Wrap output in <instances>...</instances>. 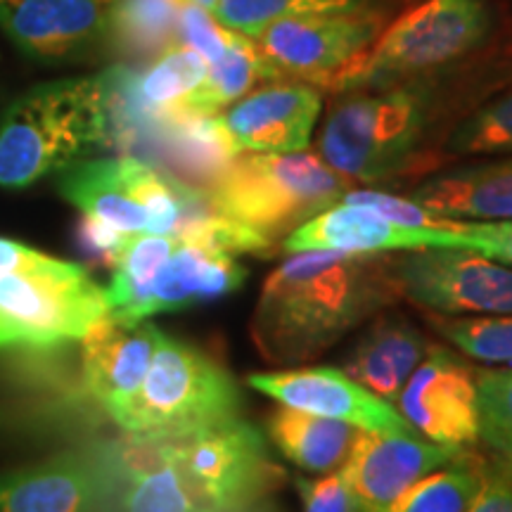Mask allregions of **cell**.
I'll list each match as a JSON object with an SVG mask.
<instances>
[{
	"label": "cell",
	"instance_id": "cell-1",
	"mask_svg": "<svg viewBox=\"0 0 512 512\" xmlns=\"http://www.w3.org/2000/svg\"><path fill=\"white\" fill-rule=\"evenodd\" d=\"M475 57L382 91L332 95L318 131V157L351 183L366 185L439 171L451 128L494 91Z\"/></svg>",
	"mask_w": 512,
	"mask_h": 512
},
{
	"label": "cell",
	"instance_id": "cell-2",
	"mask_svg": "<svg viewBox=\"0 0 512 512\" xmlns=\"http://www.w3.org/2000/svg\"><path fill=\"white\" fill-rule=\"evenodd\" d=\"M401 294L392 254H287L261 285L252 323L259 356L273 366H299L392 309Z\"/></svg>",
	"mask_w": 512,
	"mask_h": 512
},
{
	"label": "cell",
	"instance_id": "cell-3",
	"mask_svg": "<svg viewBox=\"0 0 512 512\" xmlns=\"http://www.w3.org/2000/svg\"><path fill=\"white\" fill-rule=\"evenodd\" d=\"M112 72L43 83L0 121V188H27L112 143Z\"/></svg>",
	"mask_w": 512,
	"mask_h": 512
},
{
	"label": "cell",
	"instance_id": "cell-4",
	"mask_svg": "<svg viewBox=\"0 0 512 512\" xmlns=\"http://www.w3.org/2000/svg\"><path fill=\"white\" fill-rule=\"evenodd\" d=\"M494 31L489 0H420L351 62L325 93L382 91L446 72L482 53Z\"/></svg>",
	"mask_w": 512,
	"mask_h": 512
},
{
	"label": "cell",
	"instance_id": "cell-5",
	"mask_svg": "<svg viewBox=\"0 0 512 512\" xmlns=\"http://www.w3.org/2000/svg\"><path fill=\"white\" fill-rule=\"evenodd\" d=\"M354 183L311 152H240L211 181V204L256 230L278 254L280 242L318 211L342 200Z\"/></svg>",
	"mask_w": 512,
	"mask_h": 512
},
{
	"label": "cell",
	"instance_id": "cell-6",
	"mask_svg": "<svg viewBox=\"0 0 512 512\" xmlns=\"http://www.w3.org/2000/svg\"><path fill=\"white\" fill-rule=\"evenodd\" d=\"M60 192L83 216L128 235H178L211 209L207 190L128 155L67 166Z\"/></svg>",
	"mask_w": 512,
	"mask_h": 512
},
{
	"label": "cell",
	"instance_id": "cell-7",
	"mask_svg": "<svg viewBox=\"0 0 512 512\" xmlns=\"http://www.w3.org/2000/svg\"><path fill=\"white\" fill-rule=\"evenodd\" d=\"M240 411L242 394L223 363L162 335L143 384L112 422L126 434H185Z\"/></svg>",
	"mask_w": 512,
	"mask_h": 512
},
{
	"label": "cell",
	"instance_id": "cell-8",
	"mask_svg": "<svg viewBox=\"0 0 512 512\" xmlns=\"http://www.w3.org/2000/svg\"><path fill=\"white\" fill-rule=\"evenodd\" d=\"M107 313V292L72 261L41 254L0 275V349L81 342Z\"/></svg>",
	"mask_w": 512,
	"mask_h": 512
},
{
	"label": "cell",
	"instance_id": "cell-9",
	"mask_svg": "<svg viewBox=\"0 0 512 512\" xmlns=\"http://www.w3.org/2000/svg\"><path fill=\"white\" fill-rule=\"evenodd\" d=\"M200 512H233L264 501L285 482L252 422L230 418L185 434H159Z\"/></svg>",
	"mask_w": 512,
	"mask_h": 512
},
{
	"label": "cell",
	"instance_id": "cell-10",
	"mask_svg": "<svg viewBox=\"0 0 512 512\" xmlns=\"http://www.w3.org/2000/svg\"><path fill=\"white\" fill-rule=\"evenodd\" d=\"M387 24L384 8L287 17L268 24L252 41L268 81H302L328 91Z\"/></svg>",
	"mask_w": 512,
	"mask_h": 512
},
{
	"label": "cell",
	"instance_id": "cell-11",
	"mask_svg": "<svg viewBox=\"0 0 512 512\" xmlns=\"http://www.w3.org/2000/svg\"><path fill=\"white\" fill-rule=\"evenodd\" d=\"M392 275L408 302L441 316L512 313V268L458 247L392 254Z\"/></svg>",
	"mask_w": 512,
	"mask_h": 512
},
{
	"label": "cell",
	"instance_id": "cell-12",
	"mask_svg": "<svg viewBox=\"0 0 512 512\" xmlns=\"http://www.w3.org/2000/svg\"><path fill=\"white\" fill-rule=\"evenodd\" d=\"M396 403L408 425L432 444L470 448L479 441L477 370L456 351L432 344Z\"/></svg>",
	"mask_w": 512,
	"mask_h": 512
},
{
	"label": "cell",
	"instance_id": "cell-13",
	"mask_svg": "<svg viewBox=\"0 0 512 512\" xmlns=\"http://www.w3.org/2000/svg\"><path fill=\"white\" fill-rule=\"evenodd\" d=\"M247 384L256 392L271 396L280 406L349 422L358 430L401 434V437L418 434L392 403L368 392L363 384H358L354 377H349L339 368L318 366L278 370V373H254L247 377Z\"/></svg>",
	"mask_w": 512,
	"mask_h": 512
},
{
	"label": "cell",
	"instance_id": "cell-14",
	"mask_svg": "<svg viewBox=\"0 0 512 512\" xmlns=\"http://www.w3.org/2000/svg\"><path fill=\"white\" fill-rule=\"evenodd\" d=\"M467 448H448L401 434L361 430L342 463L354 512H389L415 482Z\"/></svg>",
	"mask_w": 512,
	"mask_h": 512
},
{
	"label": "cell",
	"instance_id": "cell-15",
	"mask_svg": "<svg viewBox=\"0 0 512 512\" xmlns=\"http://www.w3.org/2000/svg\"><path fill=\"white\" fill-rule=\"evenodd\" d=\"M323 91L302 81H266L223 110L235 152H304L323 114Z\"/></svg>",
	"mask_w": 512,
	"mask_h": 512
},
{
	"label": "cell",
	"instance_id": "cell-16",
	"mask_svg": "<svg viewBox=\"0 0 512 512\" xmlns=\"http://www.w3.org/2000/svg\"><path fill=\"white\" fill-rule=\"evenodd\" d=\"M162 335L147 320H119L107 313L81 339L83 387L110 418L136 396Z\"/></svg>",
	"mask_w": 512,
	"mask_h": 512
},
{
	"label": "cell",
	"instance_id": "cell-17",
	"mask_svg": "<svg viewBox=\"0 0 512 512\" xmlns=\"http://www.w3.org/2000/svg\"><path fill=\"white\" fill-rule=\"evenodd\" d=\"M114 0H0V27L24 53L62 60L107 41Z\"/></svg>",
	"mask_w": 512,
	"mask_h": 512
},
{
	"label": "cell",
	"instance_id": "cell-18",
	"mask_svg": "<svg viewBox=\"0 0 512 512\" xmlns=\"http://www.w3.org/2000/svg\"><path fill=\"white\" fill-rule=\"evenodd\" d=\"M437 228H406L382 216L380 211L368 207V204H351L339 200L332 207L318 211L316 216H311L302 226L294 228L280 242L278 254L316 252V249L349 254H394L406 252V249L427 247L430 235Z\"/></svg>",
	"mask_w": 512,
	"mask_h": 512
},
{
	"label": "cell",
	"instance_id": "cell-19",
	"mask_svg": "<svg viewBox=\"0 0 512 512\" xmlns=\"http://www.w3.org/2000/svg\"><path fill=\"white\" fill-rule=\"evenodd\" d=\"M245 280L247 268L235 256L178 240L174 252L145 290L136 320L216 302L238 292Z\"/></svg>",
	"mask_w": 512,
	"mask_h": 512
},
{
	"label": "cell",
	"instance_id": "cell-20",
	"mask_svg": "<svg viewBox=\"0 0 512 512\" xmlns=\"http://www.w3.org/2000/svg\"><path fill=\"white\" fill-rule=\"evenodd\" d=\"M408 197L446 219H512V155L434 171Z\"/></svg>",
	"mask_w": 512,
	"mask_h": 512
},
{
	"label": "cell",
	"instance_id": "cell-21",
	"mask_svg": "<svg viewBox=\"0 0 512 512\" xmlns=\"http://www.w3.org/2000/svg\"><path fill=\"white\" fill-rule=\"evenodd\" d=\"M98 503L93 456L67 453L0 477V512H95Z\"/></svg>",
	"mask_w": 512,
	"mask_h": 512
},
{
	"label": "cell",
	"instance_id": "cell-22",
	"mask_svg": "<svg viewBox=\"0 0 512 512\" xmlns=\"http://www.w3.org/2000/svg\"><path fill=\"white\" fill-rule=\"evenodd\" d=\"M430 347V339L411 320L380 313L344 358V373L380 399L396 403Z\"/></svg>",
	"mask_w": 512,
	"mask_h": 512
},
{
	"label": "cell",
	"instance_id": "cell-23",
	"mask_svg": "<svg viewBox=\"0 0 512 512\" xmlns=\"http://www.w3.org/2000/svg\"><path fill=\"white\" fill-rule=\"evenodd\" d=\"M358 427L349 422L323 418L290 406H278L268 415V441L283 456L306 472H332L342 467L358 437Z\"/></svg>",
	"mask_w": 512,
	"mask_h": 512
},
{
	"label": "cell",
	"instance_id": "cell-24",
	"mask_svg": "<svg viewBox=\"0 0 512 512\" xmlns=\"http://www.w3.org/2000/svg\"><path fill=\"white\" fill-rule=\"evenodd\" d=\"M181 0H114L107 41L124 60H155L178 43Z\"/></svg>",
	"mask_w": 512,
	"mask_h": 512
},
{
	"label": "cell",
	"instance_id": "cell-25",
	"mask_svg": "<svg viewBox=\"0 0 512 512\" xmlns=\"http://www.w3.org/2000/svg\"><path fill=\"white\" fill-rule=\"evenodd\" d=\"M261 81H268V72L254 41L233 31L223 55L207 64V76L185 102L183 114H221Z\"/></svg>",
	"mask_w": 512,
	"mask_h": 512
},
{
	"label": "cell",
	"instance_id": "cell-26",
	"mask_svg": "<svg viewBox=\"0 0 512 512\" xmlns=\"http://www.w3.org/2000/svg\"><path fill=\"white\" fill-rule=\"evenodd\" d=\"M512 155V83L479 102L451 128L441 145V169L472 157Z\"/></svg>",
	"mask_w": 512,
	"mask_h": 512
},
{
	"label": "cell",
	"instance_id": "cell-27",
	"mask_svg": "<svg viewBox=\"0 0 512 512\" xmlns=\"http://www.w3.org/2000/svg\"><path fill=\"white\" fill-rule=\"evenodd\" d=\"M484 460L467 448L451 463L415 482L389 512H465L482 482Z\"/></svg>",
	"mask_w": 512,
	"mask_h": 512
},
{
	"label": "cell",
	"instance_id": "cell-28",
	"mask_svg": "<svg viewBox=\"0 0 512 512\" xmlns=\"http://www.w3.org/2000/svg\"><path fill=\"white\" fill-rule=\"evenodd\" d=\"M377 8H382V0H219L211 15L221 27L254 38L278 19Z\"/></svg>",
	"mask_w": 512,
	"mask_h": 512
},
{
	"label": "cell",
	"instance_id": "cell-29",
	"mask_svg": "<svg viewBox=\"0 0 512 512\" xmlns=\"http://www.w3.org/2000/svg\"><path fill=\"white\" fill-rule=\"evenodd\" d=\"M427 325L460 354L486 366H512V313L441 316L425 311Z\"/></svg>",
	"mask_w": 512,
	"mask_h": 512
},
{
	"label": "cell",
	"instance_id": "cell-30",
	"mask_svg": "<svg viewBox=\"0 0 512 512\" xmlns=\"http://www.w3.org/2000/svg\"><path fill=\"white\" fill-rule=\"evenodd\" d=\"M479 439L503 456L512 451V366L477 368Z\"/></svg>",
	"mask_w": 512,
	"mask_h": 512
},
{
	"label": "cell",
	"instance_id": "cell-31",
	"mask_svg": "<svg viewBox=\"0 0 512 512\" xmlns=\"http://www.w3.org/2000/svg\"><path fill=\"white\" fill-rule=\"evenodd\" d=\"M427 247L470 249L512 268V219H446L434 230Z\"/></svg>",
	"mask_w": 512,
	"mask_h": 512
},
{
	"label": "cell",
	"instance_id": "cell-32",
	"mask_svg": "<svg viewBox=\"0 0 512 512\" xmlns=\"http://www.w3.org/2000/svg\"><path fill=\"white\" fill-rule=\"evenodd\" d=\"M294 489H297L304 512H354L342 467L323 472L316 479L294 477Z\"/></svg>",
	"mask_w": 512,
	"mask_h": 512
},
{
	"label": "cell",
	"instance_id": "cell-33",
	"mask_svg": "<svg viewBox=\"0 0 512 512\" xmlns=\"http://www.w3.org/2000/svg\"><path fill=\"white\" fill-rule=\"evenodd\" d=\"M465 512H512V470L498 453L484 460L482 482Z\"/></svg>",
	"mask_w": 512,
	"mask_h": 512
},
{
	"label": "cell",
	"instance_id": "cell-34",
	"mask_svg": "<svg viewBox=\"0 0 512 512\" xmlns=\"http://www.w3.org/2000/svg\"><path fill=\"white\" fill-rule=\"evenodd\" d=\"M126 238L128 233H121V230L102 221L88 219V216H83L79 228H76V242H79L81 254H86L98 266L107 268H114L117 264Z\"/></svg>",
	"mask_w": 512,
	"mask_h": 512
},
{
	"label": "cell",
	"instance_id": "cell-35",
	"mask_svg": "<svg viewBox=\"0 0 512 512\" xmlns=\"http://www.w3.org/2000/svg\"><path fill=\"white\" fill-rule=\"evenodd\" d=\"M41 254L43 252L22 245V242L0 238V275H8L12 271H19V268L34 264Z\"/></svg>",
	"mask_w": 512,
	"mask_h": 512
},
{
	"label": "cell",
	"instance_id": "cell-36",
	"mask_svg": "<svg viewBox=\"0 0 512 512\" xmlns=\"http://www.w3.org/2000/svg\"><path fill=\"white\" fill-rule=\"evenodd\" d=\"M233 512H275V510L266 503V498H264V501H256L252 505H247V508H240V510H233Z\"/></svg>",
	"mask_w": 512,
	"mask_h": 512
},
{
	"label": "cell",
	"instance_id": "cell-37",
	"mask_svg": "<svg viewBox=\"0 0 512 512\" xmlns=\"http://www.w3.org/2000/svg\"><path fill=\"white\" fill-rule=\"evenodd\" d=\"M181 3H185V5H197V8H202V10H214V5L219 3V0H181Z\"/></svg>",
	"mask_w": 512,
	"mask_h": 512
},
{
	"label": "cell",
	"instance_id": "cell-38",
	"mask_svg": "<svg viewBox=\"0 0 512 512\" xmlns=\"http://www.w3.org/2000/svg\"><path fill=\"white\" fill-rule=\"evenodd\" d=\"M503 460H505V463H508L510 465V470H512V451L510 453H503V456H501Z\"/></svg>",
	"mask_w": 512,
	"mask_h": 512
}]
</instances>
